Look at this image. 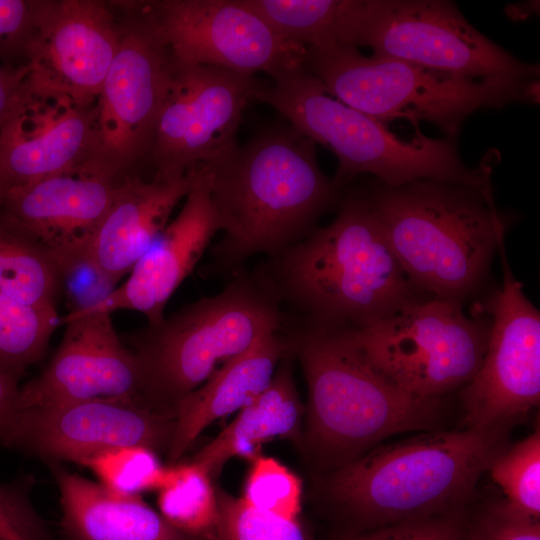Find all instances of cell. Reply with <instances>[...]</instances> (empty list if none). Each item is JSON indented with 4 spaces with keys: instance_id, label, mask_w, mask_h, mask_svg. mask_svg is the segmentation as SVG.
Returning a JSON list of instances; mask_svg holds the SVG:
<instances>
[{
    "instance_id": "6da1fadb",
    "label": "cell",
    "mask_w": 540,
    "mask_h": 540,
    "mask_svg": "<svg viewBox=\"0 0 540 540\" xmlns=\"http://www.w3.org/2000/svg\"><path fill=\"white\" fill-rule=\"evenodd\" d=\"M205 165L224 232L212 249L219 272L234 274L256 254L300 242L343 194L319 167L316 144L289 124L264 128Z\"/></svg>"
},
{
    "instance_id": "7a4b0ae2",
    "label": "cell",
    "mask_w": 540,
    "mask_h": 540,
    "mask_svg": "<svg viewBox=\"0 0 540 540\" xmlns=\"http://www.w3.org/2000/svg\"><path fill=\"white\" fill-rule=\"evenodd\" d=\"M290 318L358 329L419 300L361 188L326 227L257 267Z\"/></svg>"
},
{
    "instance_id": "3957f363",
    "label": "cell",
    "mask_w": 540,
    "mask_h": 540,
    "mask_svg": "<svg viewBox=\"0 0 540 540\" xmlns=\"http://www.w3.org/2000/svg\"><path fill=\"white\" fill-rule=\"evenodd\" d=\"M361 190L417 293L463 306L480 292L507 227L491 182L374 179Z\"/></svg>"
},
{
    "instance_id": "277c9868",
    "label": "cell",
    "mask_w": 540,
    "mask_h": 540,
    "mask_svg": "<svg viewBox=\"0 0 540 540\" xmlns=\"http://www.w3.org/2000/svg\"><path fill=\"white\" fill-rule=\"evenodd\" d=\"M504 429L428 432L380 446L339 466L326 490L358 533L464 509L503 448Z\"/></svg>"
},
{
    "instance_id": "5b68a950",
    "label": "cell",
    "mask_w": 540,
    "mask_h": 540,
    "mask_svg": "<svg viewBox=\"0 0 540 540\" xmlns=\"http://www.w3.org/2000/svg\"><path fill=\"white\" fill-rule=\"evenodd\" d=\"M282 331L306 379L308 438L322 454L345 464L386 437L433 428L440 398L417 397L392 384L342 329L286 316Z\"/></svg>"
},
{
    "instance_id": "8992f818",
    "label": "cell",
    "mask_w": 540,
    "mask_h": 540,
    "mask_svg": "<svg viewBox=\"0 0 540 540\" xmlns=\"http://www.w3.org/2000/svg\"><path fill=\"white\" fill-rule=\"evenodd\" d=\"M253 101L275 108L301 135L338 158L333 182L343 189L358 175L372 174L389 186L419 179L483 185L491 182L497 156L488 152L477 167L467 166L456 140L417 133L403 139L386 124L332 96L324 84L301 68L256 89Z\"/></svg>"
},
{
    "instance_id": "52a82bcc",
    "label": "cell",
    "mask_w": 540,
    "mask_h": 540,
    "mask_svg": "<svg viewBox=\"0 0 540 540\" xmlns=\"http://www.w3.org/2000/svg\"><path fill=\"white\" fill-rule=\"evenodd\" d=\"M285 312L256 268L236 273L216 295L203 297L130 339L144 378V398L171 413L186 395L266 332L283 328Z\"/></svg>"
},
{
    "instance_id": "ba28073f",
    "label": "cell",
    "mask_w": 540,
    "mask_h": 540,
    "mask_svg": "<svg viewBox=\"0 0 540 540\" xmlns=\"http://www.w3.org/2000/svg\"><path fill=\"white\" fill-rule=\"evenodd\" d=\"M306 49L305 69L341 102L383 123L430 122L453 140L477 110L539 100V79L473 80L354 47Z\"/></svg>"
},
{
    "instance_id": "9c48e42d",
    "label": "cell",
    "mask_w": 540,
    "mask_h": 540,
    "mask_svg": "<svg viewBox=\"0 0 540 540\" xmlns=\"http://www.w3.org/2000/svg\"><path fill=\"white\" fill-rule=\"evenodd\" d=\"M490 322L462 305L430 298L358 329H342L379 374L403 391L440 398L463 388L483 359Z\"/></svg>"
},
{
    "instance_id": "30bf717a",
    "label": "cell",
    "mask_w": 540,
    "mask_h": 540,
    "mask_svg": "<svg viewBox=\"0 0 540 540\" xmlns=\"http://www.w3.org/2000/svg\"><path fill=\"white\" fill-rule=\"evenodd\" d=\"M344 46L473 80L540 74L538 64L490 40L447 0H351Z\"/></svg>"
},
{
    "instance_id": "8fae6325",
    "label": "cell",
    "mask_w": 540,
    "mask_h": 540,
    "mask_svg": "<svg viewBox=\"0 0 540 540\" xmlns=\"http://www.w3.org/2000/svg\"><path fill=\"white\" fill-rule=\"evenodd\" d=\"M116 55L96 102L85 165L110 177L147 156L173 71L169 47L140 3L126 4Z\"/></svg>"
},
{
    "instance_id": "7c38bea8",
    "label": "cell",
    "mask_w": 540,
    "mask_h": 540,
    "mask_svg": "<svg viewBox=\"0 0 540 540\" xmlns=\"http://www.w3.org/2000/svg\"><path fill=\"white\" fill-rule=\"evenodd\" d=\"M502 286L485 298L490 319L487 346L472 380L462 388L465 428L504 429L540 401V313L514 277L498 245Z\"/></svg>"
},
{
    "instance_id": "4fadbf2b",
    "label": "cell",
    "mask_w": 540,
    "mask_h": 540,
    "mask_svg": "<svg viewBox=\"0 0 540 540\" xmlns=\"http://www.w3.org/2000/svg\"><path fill=\"white\" fill-rule=\"evenodd\" d=\"M172 57L273 79L305 68L307 49L281 36L242 0H164L141 3Z\"/></svg>"
},
{
    "instance_id": "5bb4252c",
    "label": "cell",
    "mask_w": 540,
    "mask_h": 540,
    "mask_svg": "<svg viewBox=\"0 0 540 540\" xmlns=\"http://www.w3.org/2000/svg\"><path fill=\"white\" fill-rule=\"evenodd\" d=\"M258 87L253 76L173 58L170 86L147 155L155 178L184 176L238 144L243 111Z\"/></svg>"
},
{
    "instance_id": "9a60e30c",
    "label": "cell",
    "mask_w": 540,
    "mask_h": 540,
    "mask_svg": "<svg viewBox=\"0 0 540 540\" xmlns=\"http://www.w3.org/2000/svg\"><path fill=\"white\" fill-rule=\"evenodd\" d=\"M174 427L173 414L143 399L95 398L18 409L1 444L50 463L83 465L125 446L168 452Z\"/></svg>"
},
{
    "instance_id": "2e32d148",
    "label": "cell",
    "mask_w": 540,
    "mask_h": 540,
    "mask_svg": "<svg viewBox=\"0 0 540 540\" xmlns=\"http://www.w3.org/2000/svg\"><path fill=\"white\" fill-rule=\"evenodd\" d=\"M120 37L121 24L102 1H43L25 55L27 87L95 106Z\"/></svg>"
},
{
    "instance_id": "e0dca14e",
    "label": "cell",
    "mask_w": 540,
    "mask_h": 540,
    "mask_svg": "<svg viewBox=\"0 0 540 540\" xmlns=\"http://www.w3.org/2000/svg\"><path fill=\"white\" fill-rule=\"evenodd\" d=\"M60 324L62 340L45 368L20 386L18 409L95 398L145 400L140 362L111 314L73 309Z\"/></svg>"
},
{
    "instance_id": "ac0fdd59",
    "label": "cell",
    "mask_w": 540,
    "mask_h": 540,
    "mask_svg": "<svg viewBox=\"0 0 540 540\" xmlns=\"http://www.w3.org/2000/svg\"><path fill=\"white\" fill-rule=\"evenodd\" d=\"M119 180L82 164L8 189L0 212L35 241L65 277L84 265Z\"/></svg>"
},
{
    "instance_id": "d6986e66",
    "label": "cell",
    "mask_w": 540,
    "mask_h": 540,
    "mask_svg": "<svg viewBox=\"0 0 540 540\" xmlns=\"http://www.w3.org/2000/svg\"><path fill=\"white\" fill-rule=\"evenodd\" d=\"M191 171L192 186L185 203L118 287L74 310L111 314L131 310L144 314L148 325L164 318V308L193 271L213 236L220 231L210 196V176L205 164Z\"/></svg>"
},
{
    "instance_id": "ffe728a7",
    "label": "cell",
    "mask_w": 540,
    "mask_h": 540,
    "mask_svg": "<svg viewBox=\"0 0 540 540\" xmlns=\"http://www.w3.org/2000/svg\"><path fill=\"white\" fill-rule=\"evenodd\" d=\"M96 105L81 107L65 97L25 84L0 128V180L8 189L74 169L89 158Z\"/></svg>"
},
{
    "instance_id": "44dd1931",
    "label": "cell",
    "mask_w": 540,
    "mask_h": 540,
    "mask_svg": "<svg viewBox=\"0 0 540 540\" xmlns=\"http://www.w3.org/2000/svg\"><path fill=\"white\" fill-rule=\"evenodd\" d=\"M191 186V171L168 180L145 181L132 175L121 178L84 265L104 284L114 286L166 228L173 209Z\"/></svg>"
},
{
    "instance_id": "7402d4cb",
    "label": "cell",
    "mask_w": 540,
    "mask_h": 540,
    "mask_svg": "<svg viewBox=\"0 0 540 540\" xmlns=\"http://www.w3.org/2000/svg\"><path fill=\"white\" fill-rule=\"evenodd\" d=\"M288 350L281 330L262 334L252 346L219 367L174 407L175 427L168 461L177 463L213 421L241 410L270 384Z\"/></svg>"
},
{
    "instance_id": "603a6c76",
    "label": "cell",
    "mask_w": 540,
    "mask_h": 540,
    "mask_svg": "<svg viewBox=\"0 0 540 540\" xmlns=\"http://www.w3.org/2000/svg\"><path fill=\"white\" fill-rule=\"evenodd\" d=\"M52 470L60 493L62 525L72 540H192L140 495L117 493L58 463H52Z\"/></svg>"
},
{
    "instance_id": "cb8c5ba5",
    "label": "cell",
    "mask_w": 540,
    "mask_h": 540,
    "mask_svg": "<svg viewBox=\"0 0 540 540\" xmlns=\"http://www.w3.org/2000/svg\"><path fill=\"white\" fill-rule=\"evenodd\" d=\"M292 357L288 348L269 386L195 454L192 462L211 478L219 474L229 459L235 456L253 459L263 442L298 434L305 408L296 390Z\"/></svg>"
},
{
    "instance_id": "d4e9b609",
    "label": "cell",
    "mask_w": 540,
    "mask_h": 540,
    "mask_svg": "<svg viewBox=\"0 0 540 540\" xmlns=\"http://www.w3.org/2000/svg\"><path fill=\"white\" fill-rule=\"evenodd\" d=\"M63 278L55 261L0 212V293L27 305L56 308Z\"/></svg>"
},
{
    "instance_id": "484cf974",
    "label": "cell",
    "mask_w": 540,
    "mask_h": 540,
    "mask_svg": "<svg viewBox=\"0 0 540 540\" xmlns=\"http://www.w3.org/2000/svg\"><path fill=\"white\" fill-rule=\"evenodd\" d=\"M285 39L306 48L343 45L350 0H242Z\"/></svg>"
},
{
    "instance_id": "4316f807",
    "label": "cell",
    "mask_w": 540,
    "mask_h": 540,
    "mask_svg": "<svg viewBox=\"0 0 540 540\" xmlns=\"http://www.w3.org/2000/svg\"><path fill=\"white\" fill-rule=\"evenodd\" d=\"M161 516L192 540L216 538L218 503L210 475L194 462L167 467L158 489Z\"/></svg>"
},
{
    "instance_id": "83f0119b",
    "label": "cell",
    "mask_w": 540,
    "mask_h": 540,
    "mask_svg": "<svg viewBox=\"0 0 540 540\" xmlns=\"http://www.w3.org/2000/svg\"><path fill=\"white\" fill-rule=\"evenodd\" d=\"M59 324L56 308L27 305L0 293V373L19 381L42 359Z\"/></svg>"
},
{
    "instance_id": "f1b7e54d",
    "label": "cell",
    "mask_w": 540,
    "mask_h": 540,
    "mask_svg": "<svg viewBox=\"0 0 540 540\" xmlns=\"http://www.w3.org/2000/svg\"><path fill=\"white\" fill-rule=\"evenodd\" d=\"M493 481L506 495L504 499L520 512L540 518V432L509 449H502L488 468Z\"/></svg>"
},
{
    "instance_id": "f546056e",
    "label": "cell",
    "mask_w": 540,
    "mask_h": 540,
    "mask_svg": "<svg viewBox=\"0 0 540 540\" xmlns=\"http://www.w3.org/2000/svg\"><path fill=\"white\" fill-rule=\"evenodd\" d=\"M83 466L95 474L100 484L126 495L158 490L167 472L156 452L142 446L106 450L89 458Z\"/></svg>"
},
{
    "instance_id": "4dcf8cb0",
    "label": "cell",
    "mask_w": 540,
    "mask_h": 540,
    "mask_svg": "<svg viewBox=\"0 0 540 540\" xmlns=\"http://www.w3.org/2000/svg\"><path fill=\"white\" fill-rule=\"evenodd\" d=\"M216 494L217 540H309L299 519L257 510L220 488Z\"/></svg>"
},
{
    "instance_id": "1f68e13d",
    "label": "cell",
    "mask_w": 540,
    "mask_h": 540,
    "mask_svg": "<svg viewBox=\"0 0 540 540\" xmlns=\"http://www.w3.org/2000/svg\"><path fill=\"white\" fill-rule=\"evenodd\" d=\"M242 498L257 510L299 519L302 482L276 459L257 455L252 459Z\"/></svg>"
},
{
    "instance_id": "d6a6232c",
    "label": "cell",
    "mask_w": 540,
    "mask_h": 540,
    "mask_svg": "<svg viewBox=\"0 0 540 540\" xmlns=\"http://www.w3.org/2000/svg\"><path fill=\"white\" fill-rule=\"evenodd\" d=\"M463 540H540V521L496 501L466 517Z\"/></svg>"
},
{
    "instance_id": "836d02e7",
    "label": "cell",
    "mask_w": 540,
    "mask_h": 540,
    "mask_svg": "<svg viewBox=\"0 0 540 540\" xmlns=\"http://www.w3.org/2000/svg\"><path fill=\"white\" fill-rule=\"evenodd\" d=\"M465 509L398 522L358 533H340L335 540H463Z\"/></svg>"
},
{
    "instance_id": "e575fe53",
    "label": "cell",
    "mask_w": 540,
    "mask_h": 540,
    "mask_svg": "<svg viewBox=\"0 0 540 540\" xmlns=\"http://www.w3.org/2000/svg\"><path fill=\"white\" fill-rule=\"evenodd\" d=\"M43 1L0 0V59L3 65H25Z\"/></svg>"
},
{
    "instance_id": "d590c367",
    "label": "cell",
    "mask_w": 540,
    "mask_h": 540,
    "mask_svg": "<svg viewBox=\"0 0 540 540\" xmlns=\"http://www.w3.org/2000/svg\"><path fill=\"white\" fill-rule=\"evenodd\" d=\"M27 487L21 482L0 483V540H50Z\"/></svg>"
},
{
    "instance_id": "8d00e7d4",
    "label": "cell",
    "mask_w": 540,
    "mask_h": 540,
    "mask_svg": "<svg viewBox=\"0 0 540 540\" xmlns=\"http://www.w3.org/2000/svg\"><path fill=\"white\" fill-rule=\"evenodd\" d=\"M28 75V66L0 65V128L14 109Z\"/></svg>"
},
{
    "instance_id": "74e56055",
    "label": "cell",
    "mask_w": 540,
    "mask_h": 540,
    "mask_svg": "<svg viewBox=\"0 0 540 540\" xmlns=\"http://www.w3.org/2000/svg\"><path fill=\"white\" fill-rule=\"evenodd\" d=\"M19 381L0 373V443L18 411Z\"/></svg>"
},
{
    "instance_id": "f35d334b",
    "label": "cell",
    "mask_w": 540,
    "mask_h": 540,
    "mask_svg": "<svg viewBox=\"0 0 540 540\" xmlns=\"http://www.w3.org/2000/svg\"><path fill=\"white\" fill-rule=\"evenodd\" d=\"M8 188L6 187V185L0 180V204L7 192Z\"/></svg>"
}]
</instances>
